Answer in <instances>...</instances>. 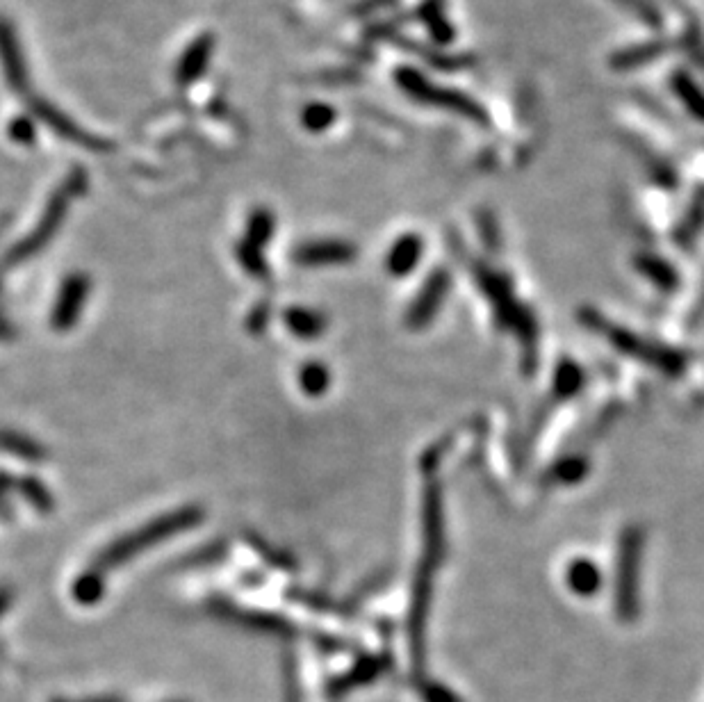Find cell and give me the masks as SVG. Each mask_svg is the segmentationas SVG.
Instances as JSON below:
<instances>
[{
    "label": "cell",
    "mask_w": 704,
    "mask_h": 702,
    "mask_svg": "<svg viewBox=\"0 0 704 702\" xmlns=\"http://www.w3.org/2000/svg\"><path fill=\"white\" fill-rule=\"evenodd\" d=\"M201 518H203L201 509H196V506H187V509L171 513V516H167V518L153 520L144 529H139V532L121 538V541H117V543H112L110 548L105 550L101 557H98L94 568L98 570V573L105 575V570H110L114 566H119V563L133 559L139 550L151 548V545H155V543L167 541V538H171L174 534L185 532V529L199 525Z\"/></svg>",
    "instance_id": "1"
},
{
    "label": "cell",
    "mask_w": 704,
    "mask_h": 702,
    "mask_svg": "<svg viewBox=\"0 0 704 702\" xmlns=\"http://www.w3.org/2000/svg\"><path fill=\"white\" fill-rule=\"evenodd\" d=\"M85 187H87L85 171L76 169L71 176H67V181L53 192V197L48 201V206L44 210L42 219H39L35 231H32L28 238H23L10 253H7L5 265H19L23 260H28L30 256H35V253L42 251L48 244V240L57 233L60 224L64 222V215H67L71 201L76 199L78 194H83Z\"/></svg>",
    "instance_id": "2"
},
{
    "label": "cell",
    "mask_w": 704,
    "mask_h": 702,
    "mask_svg": "<svg viewBox=\"0 0 704 702\" xmlns=\"http://www.w3.org/2000/svg\"><path fill=\"white\" fill-rule=\"evenodd\" d=\"M395 80H397V85L404 89V92L411 96L413 101L427 103V105H433V108H440V110H447V112H454V114H458V117L472 121V124H479V126L490 124L486 110L481 108L477 101L470 99V96L461 94V92H456V89L431 85L420 71H415L411 67H401L395 71Z\"/></svg>",
    "instance_id": "3"
},
{
    "label": "cell",
    "mask_w": 704,
    "mask_h": 702,
    "mask_svg": "<svg viewBox=\"0 0 704 702\" xmlns=\"http://www.w3.org/2000/svg\"><path fill=\"white\" fill-rule=\"evenodd\" d=\"M0 67H3L7 85H10L14 92H28L26 57H23L16 30L7 19H0Z\"/></svg>",
    "instance_id": "4"
},
{
    "label": "cell",
    "mask_w": 704,
    "mask_h": 702,
    "mask_svg": "<svg viewBox=\"0 0 704 702\" xmlns=\"http://www.w3.org/2000/svg\"><path fill=\"white\" fill-rule=\"evenodd\" d=\"M89 295V279L83 274H73L64 281L60 290V299H57L53 310V326L57 331H67L76 324L80 310L85 306V299Z\"/></svg>",
    "instance_id": "5"
},
{
    "label": "cell",
    "mask_w": 704,
    "mask_h": 702,
    "mask_svg": "<svg viewBox=\"0 0 704 702\" xmlns=\"http://www.w3.org/2000/svg\"><path fill=\"white\" fill-rule=\"evenodd\" d=\"M32 110H35V117L42 119L46 126H51L55 133L62 137V140H69V142H76V144H83V146H92V149H98V151L108 149V144L101 142V140H96V137L85 133V130H80L67 117V114H62L60 110H55L53 105H48V103L39 101V99H32Z\"/></svg>",
    "instance_id": "6"
},
{
    "label": "cell",
    "mask_w": 704,
    "mask_h": 702,
    "mask_svg": "<svg viewBox=\"0 0 704 702\" xmlns=\"http://www.w3.org/2000/svg\"><path fill=\"white\" fill-rule=\"evenodd\" d=\"M215 51V39L210 35H201L199 39L185 48V53L180 55V62L176 67V80L180 85H192L199 80L208 69V62Z\"/></svg>",
    "instance_id": "7"
},
{
    "label": "cell",
    "mask_w": 704,
    "mask_h": 702,
    "mask_svg": "<svg viewBox=\"0 0 704 702\" xmlns=\"http://www.w3.org/2000/svg\"><path fill=\"white\" fill-rule=\"evenodd\" d=\"M351 258H354V247L347 242H313L294 251V260L299 265L347 263Z\"/></svg>",
    "instance_id": "8"
},
{
    "label": "cell",
    "mask_w": 704,
    "mask_h": 702,
    "mask_svg": "<svg viewBox=\"0 0 704 702\" xmlns=\"http://www.w3.org/2000/svg\"><path fill=\"white\" fill-rule=\"evenodd\" d=\"M666 51H668L666 42H645V44H638V46L622 48V51L611 55V69H616V71L641 69V67H645V64L659 60V57Z\"/></svg>",
    "instance_id": "9"
},
{
    "label": "cell",
    "mask_w": 704,
    "mask_h": 702,
    "mask_svg": "<svg viewBox=\"0 0 704 702\" xmlns=\"http://www.w3.org/2000/svg\"><path fill=\"white\" fill-rule=\"evenodd\" d=\"M420 19L424 21V26H427L431 39L438 46H447V44L454 42L456 32L445 14V0H424L422 10H420Z\"/></svg>",
    "instance_id": "10"
},
{
    "label": "cell",
    "mask_w": 704,
    "mask_h": 702,
    "mask_svg": "<svg viewBox=\"0 0 704 702\" xmlns=\"http://www.w3.org/2000/svg\"><path fill=\"white\" fill-rule=\"evenodd\" d=\"M422 256V240L417 235H404L388 253V267L392 274H406L417 265Z\"/></svg>",
    "instance_id": "11"
},
{
    "label": "cell",
    "mask_w": 704,
    "mask_h": 702,
    "mask_svg": "<svg viewBox=\"0 0 704 702\" xmlns=\"http://www.w3.org/2000/svg\"><path fill=\"white\" fill-rule=\"evenodd\" d=\"M673 89L677 99L684 103V108L689 110L698 121H704V92L689 73L677 71L673 76Z\"/></svg>",
    "instance_id": "12"
},
{
    "label": "cell",
    "mask_w": 704,
    "mask_h": 702,
    "mask_svg": "<svg viewBox=\"0 0 704 702\" xmlns=\"http://www.w3.org/2000/svg\"><path fill=\"white\" fill-rule=\"evenodd\" d=\"M0 450L21 456L28 461H42L46 456L44 447H39L35 440L16 434V431H0Z\"/></svg>",
    "instance_id": "13"
},
{
    "label": "cell",
    "mask_w": 704,
    "mask_h": 702,
    "mask_svg": "<svg viewBox=\"0 0 704 702\" xmlns=\"http://www.w3.org/2000/svg\"><path fill=\"white\" fill-rule=\"evenodd\" d=\"M568 582H570L572 589H575V593L588 595V593H593L597 586H600V570H597L593 563H588V561H575L570 566Z\"/></svg>",
    "instance_id": "14"
},
{
    "label": "cell",
    "mask_w": 704,
    "mask_h": 702,
    "mask_svg": "<svg viewBox=\"0 0 704 702\" xmlns=\"http://www.w3.org/2000/svg\"><path fill=\"white\" fill-rule=\"evenodd\" d=\"M272 235H274V215L269 210H256L253 215L249 217V231H247V240L244 242H249L253 244V247H265V244L272 240Z\"/></svg>",
    "instance_id": "15"
},
{
    "label": "cell",
    "mask_w": 704,
    "mask_h": 702,
    "mask_svg": "<svg viewBox=\"0 0 704 702\" xmlns=\"http://www.w3.org/2000/svg\"><path fill=\"white\" fill-rule=\"evenodd\" d=\"M335 121V110L326 103H310L308 108L301 112V124H304L310 133H322Z\"/></svg>",
    "instance_id": "16"
},
{
    "label": "cell",
    "mask_w": 704,
    "mask_h": 702,
    "mask_svg": "<svg viewBox=\"0 0 704 702\" xmlns=\"http://www.w3.org/2000/svg\"><path fill=\"white\" fill-rule=\"evenodd\" d=\"M285 322L290 324V329L297 333L299 338H313L315 333L324 326V322L319 320L317 315L310 313V310H301V308L290 310V313L285 315Z\"/></svg>",
    "instance_id": "17"
},
{
    "label": "cell",
    "mask_w": 704,
    "mask_h": 702,
    "mask_svg": "<svg viewBox=\"0 0 704 702\" xmlns=\"http://www.w3.org/2000/svg\"><path fill=\"white\" fill-rule=\"evenodd\" d=\"M73 591H76V598L80 602H96L101 598L103 593V573H98L96 568L89 570L83 577L78 579L76 586H73Z\"/></svg>",
    "instance_id": "18"
},
{
    "label": "cell",
    "mask_w": 704,
    "mask_h": 702,
    "mask_svg": "<svg viewBox=\"0 0 704 702\" xmlns=\"http://www.w3.org/2000/svg\"><path fill=\"white\" fill-rule=\"evenodd\" d=\"M445 288H447V283H445V279H442V276H436V279H431V283L427 285V288H424V295H422L424 301H420V304H417V308L413 310V315H415L413 320L415 322L427 320L431 306L438 304L440 297H442V292H445Z\"/></svg>",
    "instance_id": "19"
},
{
    "label": "cell",
    "mask_w": 704,
    "mask_h": 702,
    "mask_svg": "<svg viewBox=\"0 0 704 702\" xmlns=\"http://www.w3.org/2000/svg\"><path fill=\"white\" fill-rule=\"evenodd\" d=\"M7 135H10V140L16 144L28 146L35 142L37 137V128H35V117H28V114H23V117H16L10 121V126H7Z\"/></svg>",
    "instance_id": "20"
},
{
    "label": "cell",
    "mask_w": 704,
    "mask_h": 702,
    "mask_svg": "<svg viewBox=\"0 0 704 702\" xmlns=\"http://www.w3.org/2000/svg\"><path fill=\"white\" fill-rule=\"evenodd\" d=\"M326 383H329V374H326V367L313 363V365H306L304 370H301V386H304L306 393H310V395L324 393Z\"/></svg>",
    "instance_id": "21"
},
{
    "label": "cell",
    "mask_w": 704,
    "mask_h": 702,
    "mask_svg": "<svg viewBox=\"0 0 704 702\" xmlns=\"http://www.w3.org/2000/svg\"><path fill=\"white\" fill-rule=\"evenodd\" d=\"M237 258H240V263L244 265L247 272H251L253 276H265L267 274V265L263 256H260V249L253 247L249 242H242L240 247H237Z\"/></svg>",
    "instance_id": "22"
},
{
    "label": "cell",
    "mask_w": 704,
    "mask_h": 702,
    "mask_svg": "<svg viewBox=\"0 0 704 702\" xmlns=\"http://www.w3.org/2000/svg\"><path fill=\"white\" fill-rule=\"evenodd\" d=\"M23 495L28 497V502H32L37 506L39 511H48V509H53V497L51 493L46 491V488L39 484L37 479H26L23 481Z\"/></svg>",
    "instance_id": "23"
},
{
    "label": "cell",
    "mask_w": 704,
    "mask_h": 702,
    "mask_svg": "<svg viewBox=\"0 0 704 702\" xmlns=\"http://www.w3.org/2000/svg\"><path fill=\"white\" fill-rule=\"evenodd\" d=\"M620 3H625V5H627V10H632V12H636L638 16H641V19H643L645 23H650V26H654V28H657V26H659V23H661V19H659V14H657V12H654V10H652V7H648V5H645V3H643V0H620Z\"/></svg>",
    "instance_id": "24"
},
{
    "label": "cell",
    "mask_w": 704,
    "mask_h": 702,
    "mask_svg": "<svg viewBox=\"0 0 704 702\" xmlns=\"http://www.w3.org/2000/svg\"><path fill=\"white\" fill-rule=\"evenodd\" d=\"M7 486H10V477H7V475H0V495L5 493V488H7Z\"/></svg>",
    "instance_id": "25"
},
{
    "label": "cell",
    "mask_w": 704,
    "mask_h": 702,
    "mask_svg": "<svg viewBox=\"0 0 704 702\" xmlns=\"http://www.w3.org/2000/svg\"><path fill=\"white\" fill-rule=\"evenodd\" d=\"M7 600H10V593L0 591V611H3V607H5V604H7Z\"/></svg>",
    "instance_id": "26"
}]
</instances>
